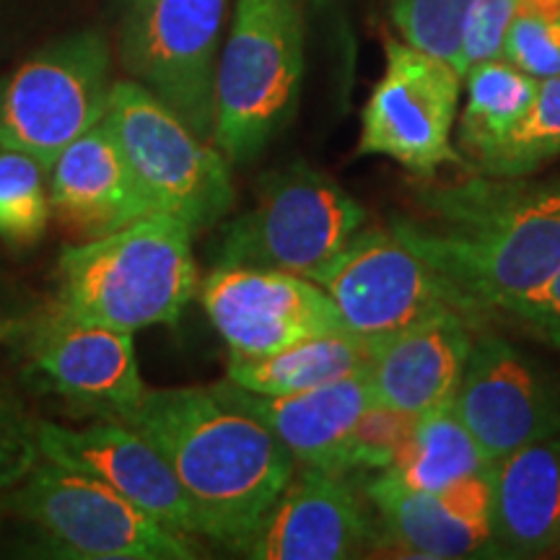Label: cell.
Masks as SVG:
<instances>
[{
	"instance_id": "cell-1",
	"label": "cell",
	"mask_w": 560,
	"mask_h": 560,
	"mask_svg": "<svg viewBox=\"0 0 560 560\" xmlns=\"http://www.w3.org/2000/svg\"><path fill=\"white\" fill-rule=\"evenodd\" d=\"M420 219L392 221L472 322L520 319L560 270V179L467 177L425 192Z\"/></svg>"
},
{
	"instance_id": "cell-2",
	"label": "cell",
	"mask_w": 560,
	"mask_h": 560,
	"mask_svg": "<svg viewBox=\"0 0 560 560\" xmlns=\"http://www.w3.org/2000/svg\"><path fill=\"white\" fill-rule=\"evenodd\" d=\"M125 423L172 465L200 537L240 552L299 465L268 425L215 387L145 389Z\"/></svg>"
},
{
	"instance_id": "cell-3",
	"label": "cell",
	"mask_w": 560,
	"mask_h": 560,
	"mask_svg": "<svg viewBox=\"0 0 560 560\" xmlns=\"http://www.w3.org/2000/svg\"><path fill=\"white\" fill-rule=\"evenodd\" d=\"M195 231L164 210H151L100 240L60 252L55 310L136 335L174 325L198 296Z\"/></svg>"
},
{
	"instance_id": "cell-4",
	"label": "cell",
	"mask_w": 560,
	"mask_h": 560,
	"mask_svg": "<svg viewBox=\"0 0 560 560\" xmlns=\"http://www.w3.org/2000/svg\"><path fill=\"white\" fill-rule=\"evenodd\" d=\"M304 79L301 0H234L215 73L213 143L244 166L289 125Z\"/></svg>"
},
{
	"instance_id": "cell-5",
	"label": "cell",
	"mask_w": 560,
	"mask_h": 560,
	"mask_svg": "<svg viewBox=\"0 0 560 560\" xmlns=\"http://www.w3.org/2000/svg\"><path fill=\"white\" fill-rule=\"evenodd\" d=\"M5 514L39 537L55 558L73 560H192L198 537L166 529L89 475L42 457L13 490Z\"/></svg>"
},
{
	"instance_id": "cell-6",
	"label": "cell",
	"mask_w": 560,
	"mask_h": 560,
	"mask_svg": "<svg viewBox=\"0 0 560 560\" xmlns=\"http://www.w3.org/2000/svg\"><path fill=\"white\" fill-rule=\"evenodd\" d=\"M366 223V208L353 195L296 161L265 174L255 206L223 223L215 265H255L317 280Z\"/></svg>"
},
{
	"instance_id": "cell-7",
	"label": "cell",
	"mask_w": 560,
	"mask_h": 560,
	"mask_svg": "<svg viewBox=\"0 0 560 560\" xmlns=\"http://www.w3.org/2000/svg\"><path fill=\"white\" fill-rule=\"evenodd\" d=\"M104 122L128 156L153 210H164L195 231H208L234 208L231 161L143 83H112Z\"/></svg>"
},
{
	"instance_id": "cell-8",
	"label": "cell",
	"mask_w": 560,
	"mask_h": 560,
	"mask_svg": "<svg viewBox=\"0 0 560 560\" xmlns=\"http://www.w3.org/2000/svg\"><path fill=\"white\" fill-rule=\"evenodd\" d=\"M112 83L102 32L50 42L0 79V149L30 153L50 170L75 138L104 120Z\"/></svg>"
},
{
	"instance_id": "cell-9",
	"label": "cell",
	"mask_w": 560,
	"mask_h": 560,
	"mask_svg": "<svg viewBox=\"0 0 560 560\" xmlns=\"http://www.w3.org/2000/svg\"><path fill=\"white\" fill-rule=\"evenodd\" d=\"M462 96V75L402 39L384 42V73L361 112L359 156H384L418 179L444 166H465L452 143Z\"/></svg>"
},
{
	"instance_id": "cell-10",
	"label": "cell",
	"mask_w": 560,
	"mask_h": 560,
	"mask_svg": "<svg viewBox=\"0 0 560 560\" xmlns=\"http://www.w3.org/2000/svg\"><path fill=\"white\" fill-rule=\"evenodd\" d=\"M229 0H138L122 26L120 58L198 136L213 140L215 73Z\"/></svg>"
},
{
	"instance_id": "cell-11",
	"label": "cell",
	"mask_w": 560,
	"mask_h": 560,
	"mask_svg": "<svg viewBox=\"0 0 560 560\" xmlns=\"http://www.w3.org/2000/svg\"><path fill=\"white\" fill-rule=\"evenodd\" d=\"M39 389L81 416L125 423L145 395L132 332L96 325L55 310L34 312L13 332Z\"/></svg>"
},
{
	"instance_id": "cell-12",
	"label": "cell",
	"mask_w": 560,
	"mask_h": 560,
	"mask_svg": "<svg viewBox=\"0 0 560 560\" xmlns=\"http://www.w3.org/2000/svg\"><path fill=\"white\" fill-rule=\"evenodd\" d=\"M314 283L330 293L348 332L374 342L457 310L439 272L392 223L361 226Z\"/></svg>"
},
{
	"instance_id": "cell-13",
	"label": "cell",
	"mask_w": 560,
	"mask_h": 560,
	"mask_svg": "<svg viewBox=\"0 0 560 560\" xmlns=\"http://www.w3.org/2000/svg\"><path fill=\"white\" fill-rule=\"evenodd\" d=\"M198 293L231 359H260L346 330L330 293L296 272L215 265Z\"/></svg>"
},
{
	"instance_id": "cell-14",
	"label": "cell",
	"mask_w": 560,
	"mask_h": 560,
	"mask_svg": "<svg viewBox=\"0 0 560 560\" xmlns=\"http://www.w3.org/2000/svg\"><path fill=\"white\" fill-rule=\"evenodd\" d=\"M452 410L499 462L560 433V374L499 332H475Z\"/></svg>"
},
{
	"instance_id": "cell-15",
	"label": "cell",
	"mask_w": 560,
	"mask_h": 560,
	"mask_svg": "<svg viewBox=\"0 0 560 560\" xmlns=\"http://www.w3.org/2000/svg\"><path fill=\"white\" fill-rule=\"evenodd\" d=\"M376 542L408 558H495L493 465L441 490H412L374 472L363 486Z\"/></svg>"
},
{
	"instance_id": "cell-16",
	"label": "cell",
	"mask_w": 560,
	"mask_h": 560,
	"mask_svg": "<svg viewBox=\"0 0 560 560\" xmlns=\"http://www.w3.org/2000/svg\"><path fill=\"white\" fill-rule=\"evenodd\" d=\"M37 444L45 459L109 486L166 529L200 537L185 488L156 446L120 420H96L86 429L39 420Z\"/></svg>"
},
{
	"instance_id": "cell-17",
	"label": "cell",
	"mask_w": 560,
	"mask_h": 560,
	"mask_svg": "<svg viewBox=\"0 0 560 560\" xmlns=\"http://www.w3.org/2000/svg\"><path fill=\"white\" fill-rule=\"evenodd\" d=\"M366 499V493H363ZM346 472L296 465L242 556L255 560H346L376 542V520Z\"/></svg>"
},
{
	"instance_id": "cell-18",
	"label": "cell",
	"mask_w": 560,
	"mask_h": 560,
	"mask_svg": "<svg viewBox=\"0 0 560 560\" xmlns=\"http://www.w3.org/2000/svg\"><path fill=\"white\" fill-rule=\"evenodd\" d=\"M472 340L470 317L441 310L376 342L366 369L374 402L410 416L452 405Z\"/></svg>"
},
{
	"instance_id": "cell-19",
	"label": "cell",
	"mask_w": 560,
	"mask_h": 560,
	"mask_svg": "<svg viewBox=\"0 0 560 560\" xmlns=\"http://www.w3.org/2000/svg\"><path fill=\"white\" fill-rule=\"evenodd\" d=\"M47 187L55 219L81 242L107 236L153 210L104 120L55 159Z\"/></svg>"
},
{
	"instance_id": "cell-20",
	"label": "cell",
	"mask_w": 560,
	"mask_h": 560,
	"mask_svg": "<svg viewBox=\"0 0 560 560\" xmlns=\"http://www.w3.org/2000/svg\"><path fill=\"white\" fill-rule=\"evenodd\" d=\"M215 389L268 425L299 465L332 472H342L350 433L374 405L366 371L291 395H257L229 380L215 384Z\"/></svg>"
},
{
	"instance_id": "cell-21",
	"label": "cell",
	"mask_w": 560,
	"mask_h": 560,
	"mask_svg": "<svg viewBox=\"0 0 560 560\" xmlns=\"http://www.w3.org/2000/svg\"><path fill=\"white\" fill-rule=\"evenodd\" d=\"M560 540V433L493 462L495 558L552 556Z\"/></svg>"
},
{
	"instance_id": "cell-22",
	"label": "cell",
	"mask_w": 560,
	"mask_h": 560,
	"mask_svg": "<svg viewBox=\"0 0 560 560\" xmlns=\"http://www.w3.org/2000/svg\"><path fill=\"white\" fill-rule=\"evenodd\" d=\"M374 350V340L348 330L322 335L260 359H231L229 382L257 395H291L361 374Z\"/></svg>"
},
{
	"instance_id": "cell-23",
	"label": "cell",
	"mask_w": 560,
	"mask_h": 560,
	"mask_svg": "<svg viewBox=\"0 0 560 560\" xmlns=\"http://www.w3.org/2000/svg\"><path fill=\"white\" fill-rule=\"evenodd\" d=\"M462 79L467 81V102L457 117L459 151L480 170L520 128L540 81L506 58L482 60Z\"/></svg>"
},
{
	"instance_id": "cell-24",
	"label": "cell",
	"mask_w": 560,
	"mask_h": 560,
	"mask_svg": "<svg viewBox=\"0 0 560 560\" xmlns=\"http://www.w3.org/2000/svg\"><path fill=\"white\" fill-rule=\"evenodd\" d=\"M493 465L480 441L462 418L446 408H436L416 418L400 454L387 467L392 480L412 490H441L462 482Z\"/></svg>"
},
{
	"instance_id": "cell-25",
	"label": "cell",
	"mask_w": 560,
	"mask_h": 560,
	"mask_svg": "<svg viewBox=\"0 0 560 560\" xmlns=\"http://www.w3.org/2000/svg\"><path fill=\"white\" fill-rule=\"evenodd\" d=\"M47 170L24 151L0 149V244L11 252L37 247L50 223Z\"/></svg>"
},
{
	"instance_id": "cell-26",
	"label": "cell",
	"mask_w": 560,
	"mask_h": 560,
	"mask_svg": "<svg viewBox=\"0 0 560 560\" xmlns=\"http://www.w3.org/2000/svg\"><path fill=\"white\" fill-rule=\"evenodd\" d=\"M560 159V75L540 81L520 128L480 166L488 177H529Z\"/></svg>"
},
{
	"instance_id": "cell-27",
	"label": "cell",
	"mask_w": 560,
	"mask_h": 560,
	"mask_svg": "<svg viewBox=\"0 0 560 560\" xmlns=\"http://www.w3.org/2000/svg\"><path fill=\"white\" fill-rule=\"evenodd\" d=\"M472 0H392L389 16L402 42L450 62L462 75V37Z\"/></svg>"
},
{
	"instance_id": "cell-28",
	"label": "cell",
	"mask_w": 560,
	"mask_h": 560,
	"mask_svg": "<svg viewBox=\"0 0 560 560\" xmlns=\"http://www.w3.org/2000/svg\"><path fill=\"white\" fill-rule=\"evenodd\" d=\"M37 423L19 392L0 380V520L19 482L42 459L37 444Z\"/></svg>"
},
{
	"instance_id": "cell-29",
	"label": "cell",
	"mask_w": 560,
	"mask_h": 560,
	"mask_svg": "<svg viewBox=\"0 0 560 560\" xmlns=\"http://www.w3.org/2000/svg\"><path fill=\"white\" fill-rule=\"evenodd\" d=\"M418 416L371 405L363 412L353 433H350L346 452H342V472H382L400 454L405 439Z\"/></svg>"
},
{
	"instance_id": "cell-30",
	"label": "cell",
	"mask_w": 560,
	"mask_h": 560,
	"mask_svg": "<svg viewBox=\"0 0 560 560\" xmlns=\"http://www.w3.org/2000/svg\"><path fill=\"white\" fill-rule=\"evenodd\" d=\"M501 58L514 62L537 81L560 75V5L556 9L522 5L506 32Z\"/></svg>"
},
{
	"instance_id": "cell-31",
	"label": "cell",
	"mask_w": 560,
	"mask_h": 560,
	"mask_svg": "<svg viewBox=\"0 0 560 560\" xmlns=\"http://www.w3.org/2000/svg\"><path fill=\"white\" fill-rule=\"evenodd\" d=\"M522 0H472L462 37V75L482 60L501 58L506 32Z\"/></svg>"
},
{
	"instance_id": "cell-32",
	"label": "cell",
	"mask_w": 560,
	"mask_h": 560,
	"mask_svg": "<svg viewBox=\"0 0 560 560\" xmlns=\"http://www.w3.org/2000/svg\"><path fill=\"white\" fill-rule=\"evenodd\" d=\"M34 312L37 310L32 306L30 293L13 278L0 252V340H11L21 322L30 319Z\"/></svg>"
},
{
	"instance_id": "cell-33",
	"label": "cell",
	"mask_w": 560,
	"mask_h": 560,
	"mask_svg": "<svg viewBox=\"0 0 560 560\" xmlns=\"http://www.w3.org/2000/svg\"><path fill=\"white\" fill-rule=\"evenodd\" d=\"M520 322L560 350V270L540 293V299L522 314Z\"/></svg>"
},
{
	"instance_id": "cell-34",
	"label": "cell",
	"mask_w": 560,
	"mask_h": 560,
	"mask_svg": "<svg viewBox=\"0 0 560 560\" xmlns=\"http://www.w3.org/2000/svg\"><path fill=\"white\" fill-rule=\"evenodd\" d=\"M310 3L314 5V9H325V5L330 3V0H310Z\"/></svg>"
},
{
	"instance_id": "cell-35",
	"label": "cell",
	"mask_w": 560,
	"mask_h": 560,
	"mask_svg": "<svg viewBox=\"0 0 560 560\" xmlns=\"http://www.w3.org/2000/svg\"><path fill=\"white\" fill-rule=\"evenodd\" d=\"M552 556H560V540H558V545H556V550H552Z\"/></svg>"
},
{
	"instance_id": "cell-36",
	"label": "cell",
	"mask_w": 560,
	"mask_h": 560,
	"mask_svg": "<svg viewBox=\"0 0 560 560\" xmlns=\"http://www.w3.org/2000/svg\"><path fill=\"white\" fill-rule=\"evenodd\" d=\"M138 3V0H128V9H130V5H136Z\"/></svg>"
}]
</instances>
